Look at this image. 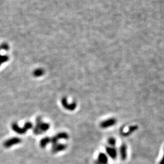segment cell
Listing matches in <instances>:
<instances>
[{"instance_id": "obj_1", "label": "cell", "mask_w": 164, "mask_h": 164, "mask_svg": "<svg viewBox=\"0 0 164 164\" xmlns=\"http://www.w3.org/2000/svg\"><path fill=\"white\" fill-rule=\"evenodd\" d=\"M49 128V124L43 122L41 117H38L36 120V126L33 130V133L35 135H41L43 133L48 131Z\"/></svg>"}, {"instance_id": "obj_2", "label": "cell", "mask_w": 164, "mask_h": 164, "mask_svg": "<svg viewBox=\"0 0 164 164\" xmlns=\"http://www.w3.org/2000/svg\"><path fill=\"white\" fill-rule=\"evenodd\" d=\"M32 127L33 124L29 122L25 123L23 127H19L17 123H13L11 125V128L13 131L19 134H24L29 129L32 128Z\"/></svg>"}, {"instance_id": "obj_3", "label": "cell", "mask_w": 164, "mask_h": 164, "mask_svg": "<svg viewBox=\"0 0 164 164\" xmlns=\"http://www.w3.org/2000/svg\"><path fill=\"white\" fill-rule=\"evenodd\" d=\"M69 138L68 134L66 132H61L58 133L56 136H54L51 139H50V142L53 145L57 144L59 140H67Z\"/></svg>"}, {"instance_id": "obj_4", "label": "cell", "mask_w": 164, "mask_h": 164, "mask_svg": "<svg viewBox=\"0 0 164 164\" xmlns=\"http://www.w3.org/2000/svg\"><path fill=\"white\" fill-rule=\"evenodd\" d=\"M21 142V140L19 138L13 137L5 141L4 142L3 145H4V147L5 148H10L13 145H16L17 144H20Z\"/></svg>"}, {"instance_id": "obj_5", "label": "cell", "mask_w": 164, "mask_h": 164, "mask_svg": "<svg viewBox=\"0 0 164 164\" xmlns=\"http://www.w3.org/2000/svg\"><path fill=\"white\" fill-rule=\"evenodd\" d=\"M62 103L63 108L68 110H74L77 107L76 103L74 102L69 103L67 102V100L66 98H63L62 99Z\"/></svg>"}, {"instance_id": "obj_6", "label": "cell", "mask_w": 164, "mask_h": 164, "mask_svg": "<svg viewBox=\"0 0 164 164\" xmlns=\"http://www.w3.org/2000/svg\"><path fill=\"white\" fill-rule=\"evenodd\" d=\"M116 123V119L114 118H111L102 122L100 124V127L102 128H107L114 126Z\"/></svg>"}, {"instance_id": "obj_7", "label": "cell", "mask_w": 164, "mask_h": 164, "mask_svg": "<svg viewBox=\"0 0 164 164\" xmlns=\"http://www.w3.org/2000/svg\"><path fill=\"white\" fill-rule=\"evenodd\" d=\"M106 150L107 152V154L108 156L110 157L111 158L115 159L118 155L117 150L114 147H108L106 148Z\"/></svg>"}, {"instance_id": "obj_8", "label": "cell", "mask_w": 164, "mask_h": 164, "mask_svg": "<svg viewBox=\"0 0 164 164\" xmlns=\"http://www.w3.org/2000/svg\"><path fill=\"white\" fill-rule=\"evenodd\" d=\"M67 148V145L64 144H54L52 148V152L54 153H56L62 151Z\"/></svg>"}, {"instance_id": "obj_9", "label": "cell", "mask_w": 164, "mask_h": 164, "mask_svg": "<svg viewBox=\"0 0 164 164\" xmlns=\"http://www.w3.org/2000/svg\"><path fill=\"white\" fill-rule=\"evenodd\" d=\"M127 145L125 144H122L119 148V155L122 160H125L127 158Z\"/></svg>"}, {"instance_id": "obj_10", "label": "cell", "mask_w": 164, "mask_h": 164, "mask_svg": "<svg viewBox=\"0 0 164 164\" xmlns=\"http://www.w3.org/2000/svg\"><path fill=\"white\" fill-rule=\"evenodd\" d=\"M138 129V126L137 125H132L129 127L128 130L126 132H122V135L124 136H128L131 135L134 132H136Z\"/></svg>"}, {"instance_id": "obj_11", "label": "cell", "mask_w": 164, "mask_h": 164, "mask_svg": "<svg viewBox=\"0 0 164 164\" xmlns=\"http://www.w3.org/2000/svg\"><path fill=\"white\" fill-rule=\"evenodd\" d=\"M98 161L103 164H108V158L107 155L104 153H100L98 155Z\"/></svg>"}, {"instance_id": "obj_12", "label": "cell", "mask_w": 164, "mask_h": 164, "mask_svg": "<svg viewBox=\"0 0 164 164\" xmlns=\"http://www.w3.org/2000/svg\"><path fill=\"white\" fill-rule=\"evenodd\" d=\"M49 143H50V138L49 137H45L41 140L40 146L42 148H45Z\"/></svg>"}, {"instance_id": "obj_13", "label": "cell", "mask_w": 164, "mask_h": 164, "mask_svg": "<svg viewBox=\"0 0 164 164\" xmlns=\"http://www.w3.org/2000/svg\"><path fill=\"white\" fill-rule=\"evenodd\" d=\"M44 74V70L42 68L36 69L34 70L33 73V76L35 77H41L42 75H43Z\"/></svg>"}, {"instance_id": "obj_14", "label": "cell", "mask_w": 164, "mask_h": 164, "mask_svg": "<svg viewBox=\"0 0 164 164\" xmlns=\"http://www.w3.org/2000/svg\"><path fill=\"white\" fill-rule=\"evenodd\" d=\"M108 143L110 145V147H115L116 144H117V140L114 137L109 138L108 140Z\"/></svg>"}, {"instance_id": "obj_15", "label": "cell", "mask_w": 164, "mask_h": 164, "mask_svg": "<svg viewBox=\"0 0 164 164\" xmlns=\"http://www.w3.org/2000/svg\"><path fill=\"white\" fill-rule=\"evenodd\" d=\"M9 58L8 56H2L1 55H0V66L3 63L7 62Z\"/></svg>"}, {"instance_id": "obj_16", "label": "cell", "mask_w": 164, "mask_h": 164, "mask_svg": "<svg viewBox=\"0 0 164 164\" xmlns=\"http://www.w3.org/2000/svg\"><path fill=\"white\" fill-rule=\"evenodd\" d=\"M159 164H164V155H163V156L161 158V159L160 160V163H159Z\"/></svg>"}, {"instance_id": "obj_17", "label": "cell", "mask_w": 164, "mask_h": 164, "mask_svg": "<svg viewBox=\"0 0 164 164\" xmlns=\"http://www.w3.org/2000/svg\"><path fill=\"white\" fill-rule=\"evenodd\" d=\"M95 164H102V163H100V162H99L98 160H96L95 161Z\"/></svg>"}]
</instances>
